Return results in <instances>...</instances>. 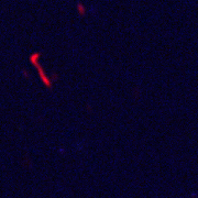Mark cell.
Masks as SVG:
<instances>
[{
	"mask_svg": "<svg viewBox=\"0 0 198 198\" xmlns=\"http://www.w3.org/2000/svg\"><path fill=\"white\" fill-rule=\"evenodd\" d=\"M77 8H78V10L80 11V13H84V12H85V8H84V6L82 4V2H77Z\"/></svg>",
	"mask_w": 198,
	"mask_h": 198,
	"instance_id": "obj_1",
	"label": "cell"
}]
</instances>
